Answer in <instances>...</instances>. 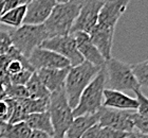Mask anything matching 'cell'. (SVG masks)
Returning a JSON list of instances; mask_svg holds the SVG:
<instances>
[{
    "label": "cell",
    "instance_id": "1",
    "mask_svg": "<svg viewBox=\"0 0 148 138\" xmlns=\"http://www.w3.org/2000/svg\"><path fill=\"white\" fill-rule=\"evenodd\" d=\"M82 0H69L56 3L51 15L43 24L49 37L71 34V29L79 13Z\"/></svg>",
    "mask_w": 148,
    "mask_h": 138
},
{
    "label": "cell",
    "instance_id": "2",
    "mask_svg": "<svg viewBox=\"0 0 148 138\" xmlns=\"http://www.w3.org/2000/svg\"><path fill=\"white\" fill-rule=\"evenodd\" d=\"M102 69L103 68L97 67L87 61H84L77 66L70 67L68 76L66 78L65 92L69 105L72 110L76 107L84 89L89 85V83Z\"/></svg>",
    "mask_w": 148,
    "mask_h": 138
},
{
    "label": "cell",
    "instance_id": "3",
    "mask_svg": "<svg viewBox=\"0 0 148 138\" xmlns=\"http://www.w3.org/2000/svg\"><path fill=\"white\" fill-rule=\"evenodd\" d=\"M70 107L65 87L52 92L49 98V108L54 136L53 138H64L67 130L73 121V112Z\"/></svg>",
    "mask_w": 148,
    "mask_h": 138
},
{
    "label": "cell",
    "instance_id": "4",
    "mask_svg": "<svg viewBox=\"0 0 148 138\" xmlns=\"http://www.w3.org/2000/svg\"><path fill=\"white\" fill-rule=\"evenodd\" d=\"M106 85L105 67L96 74L95 78L84 89L76 107L73 108V117L96 114L103 106L104 89Z\"/></svg>",
    "mask_w": 148,
    "mask_h": 138
},
{
    "label": "cell",
    "instance_id": "5",
    "mask_svg": "<svg viewBox=\"0 0 148 138\" xmlns=\"http://www.w3.org/2000/svg\"><path fill=\"white\" fill-rule=\"evenodd\" d=\"M106 83L108 88L127 92L141 88L136 76L133 74L132 66L122 62L117 58H111L106 61L105 64Z\"/></svg>",
    "mask_w": 148,
    "mask_h": 138
},
{
    "label": "cell",
    "instance_id": "6",
    "mask_svg": "<svg viewBox=\"0 0 148 138\" xmlns=\"http://www.w3.org/2000/svg\"><path fill=\"white\" fill-rule=\"evenodd\" d=\"M9 33L13 46L27 58L36 48L41 46L47 38H49L43 25H22Z\"/></svg>",
    "mask_w": 148,
    "mask_h": 138
},
{
    "label": "cell",
    "instance_id": "7",
    "mask_svg": "<svg viewBox=\"0 0 148 138\" xmlns=\"http://www.w3.org/2000/svg\"><path fill=\"white\" fill-rule=\"evenodd\" d=\"M40 47L52 50L54 52L62 55L70 62L71 67L77 66L84 62L83 56L80 55L79 51L77 49L75 37L73 34L49 37L41 44Z\"/></svg>",
    "mask_w": 148,
    "mask_h": 138
},
{
    "label": "cell",
    "instance_id": "8",
    "mask_svg": "<svg viewBox=\"0 0 148 138\" xmlns=\"http://www.w3.org/2000/svg\"><path fill=\"white\" fill-rule=\"evenodd\" d=\"M99 113V124L102 128H111L122 132H133L136 131L132 120L131 110H113L102 106Z\"/></svg>",
    "mask_w": 148,
    "mask_h": 138
},
{
    "label": "cell",
    "instance_id": "9",
    "mask_svg": "<svg viewBox=\"0 0 148 138\" xmlns=\"http://www.w3.org/2000/svg\"><path fill=\"white\" fill-rule=\"evenodd\" d=\"M104 0H82L79 13L71 29V34L75 32H90L95 28L99 21V11Z\"/></svg>",
    "mask_w": 148,
    "mask_h": 138
},
{
    "label": "cell",
    "instance_id": "10",
    "mask_svg": "<svg viewBox=\"0 0 148 138\" xmlns=\"http://www.w3.org/2000/svg\"><path fill=\"white\" fill-rule=\"evenodd\" d=\"M28 61L35 71L39 69H59L71 67L70 62L66 58L43 47L36 48L29 56Z\"/></svg>",
    "mask_w": 148,
    "mask_h": 138
},
{
    "label": "cell",
    "instance_id": "11",
    "mask_svg": "<svg viewBox=\"0 0 148 138\" xmlns=\"http://www.w3.org/2000/svg\"><path fill=\"white\" fill-rule=\"evenodd\" d=\"M131 0H104L99 15L97 25L115 30V26L126 12Z\"/></svg>",
    "mask_w": 148,
    "mask_h": 138
},
{
    "label": "cell",
    "instance_id": "12",
    "mask_svg": "<svg viewBox=\"0 0 148 138\" xmlns=\"http://www.w3.org/2000/svg\"><path fill=\"white\" fill-rule=\"evenodd\" d=\"M56 3L55 0H31L27 4L23 25H43Z\"/></svg>",
    "mask_w": 148,
    "mask_h": 138
},
{
    "label": "cell",
    "instance_id": "13",
    "mask_svg": "<svg viewBox=\"0 0 148 138\" xmlns=\"http://www.w3.org/2000/svg\"><path fill=\"white\" fill-rule=\"evenodd\" d=\"M73 35L75 37L77 49L79 51L80 55L83 56L84 61L89 62L97 67H105L106 60L101 54L99 49L94 46L89 34L85 32H75L73 33Z\"/></svg>",
    "mask_w": 148,
    "mask_h": 138
},
{
    "label": "cell",
    "instance_id": "14",
    "mask_svg": "<svg viewBox=\"0 0 148 138\" xmlns=\"http://www.w3.org/2000/svg\"><path fill=\"white\" fill-rule=\"evenodd\" d=\"M103 106L120 110H138V101L136 98H131L125 92L114 89H104V101Z\"/></svg>",
    "mask_w": 148,
    "mask_h": 138
},
{
    "label": "cell",
    "instance_id": "15",
    "mask_svg": "<svg viewBox=\"0 0 148 138\" xmlns=\"http://www.w3.org/2000/svg\"><path fill=\"white\" fill-rule=\"evenodd\" d=\"M89 35L94 46L99 49L106 61L112 58L111 52H112V46H113L114 30L96 25L95 28L90 32Z\"/></svg>",
    "mask_w": 148,
    "mask_h": 138
},
{
    "label": "cell",
    "instance_id": "16",
    "mask_svg": "<svg viewBox=\"0 0 148 138\" xmlns=\"http://www.w3.org/2000/svg\"><path fill=\"white\" fill-rule=\"evenodd\" d=\"M69 69L70 67L59 69H39L36 70V72L46 88L52 94L65 87L66 78L68 76Z\"/></svg>",
    "mask_w": 148,
    "mask_h": 138
},
{
    "label": "cell",
    "instance_id": "17",
    "mask_svg": "<svg viewBox=\"0 0 148 138\" xmlns=\"http://www.w3.org/2000/svg\"><path fill=\"white\" fill-rule=\"evenodd\" d=\"M96 123H99V113L74 117L71 126L67 130L64 138H80L87 130Z\"/></svg>",
    "mask_w": 148,
    "mask_h": 138
},
{
    "label": "cell",
    "instance_id": "18",
    "mask_svg": "<svg viewBox=\"0 0 148 138\" xmlns=\"http://www.w3.org/2000/svg\"><path fill=\"white\" fill-rule=\"evenodd\" d=\"M25 122L28 124V126L31 130L40 131L49 134L50 136H54L52 122L50 118L49 112H42V113H34L30 114L25 119Z\"/></svg>",
    "mask_w": 148,
    "mask_h": 138
},
{
    "label": "cell",
    "instance_id": "19",
    "mask_svg": "<svg viewBox=\"0 0 148 138\" xmlns=\"http://www.w3.org/2000/svg\"><path fill=\"white\" fill-rule=\"evenodd\" d=\"M31 131L25 121L0 122V138H29Z\"/></svg>",
    "mask_w": 148,
    "mask_h": 138
},
{
    "label": "cell",
    "instance_id": "20",
    "mask_svg": "<svg viewBox=\"0 0 148 138\" xmlns=\"http://www.w3.org/2000/svg\"><path fill=\"white\" fill-rule=\"evenodd\" d=\"M27 6H19L12 10H9L0 16V24L13 27L14 29L21 27L25 20Z\"/></svg>",
    "mask_w": 148,
    "mask_h": 138
},
{
    "label": "cell",
    "instance_id": "21",
    "mask_svg": "<svg viewBox=\"0 0 148 138\" xmlns=\"http://www.w3.org/2000/svg\"><path fill=\"white\" fill-rule=\"evenodd\" d=\"M25 88L28 90L29 98L31 99H45L49 98L51 92L46 88V86L43 85L42 82L38 78L36 71L33 72L30 80L25 84Z\"/></svg>",
    "mask_w": 148,
    "mask_h": 138
},
{
    "label": "cell",
    "instance_id": "22",
    "mask_svg": "<svg viewBox=\"0 0 148 138\" xmlns=\"http://www.w3.org/2000/svg\"><path fill=\"white\" fill-rule=\"evenodd\" d=\"M49 98H45V99L27 98L18 102L21 105V107L23 110V112L25 113V115L28 116L30 114L47 112L48 108H49Z\"/></svg>",
    "mask_w": 148,
    "mask_h": 138
},
{
    "label": "cell",
    "instance_id": "23",
    "mask_svg": "<svg viewBox=\"0 0 148 138\" xmlns=\"http://www.w3.org/2000/svg\"><path fill=\"white\" fill-rule=\"evenodd\" d=\"M132 66L133 74L141 87L148 88V62L144 61L141 63H136Z\"/></svg>",
    "mask_w": 148,
    "mask_h": 138
},
{
    "label": "cell",
    "instance_id": "24",
    "mask_svg": "<svg viewBox=\"0 0 148 138\" xmlns=\"http://www.w3.org/2000/svg\"><path fill=\"white\" fill-rule=\"evenodd\" d=\"M4 89L6 92V97L15 100V101H21L23 99L29 98V94L25 86L10 84L9 86L4 87Z\"/></svg>",
    "mask_w": 148,
    "mask_h": 138
},
{
    "label": "cell",
    "instance_id": "25",
    "mask_svg": "<svg viewBox=\"0 0 148 138\" xmlns=\"http://www.w3.org/2000/svg\"><path fill=\"white\" fill-rule=\"evenodd\" d=\"M16 101L6 98L0 101V122H9L14 112Z\"/></svg>",
    "mask_w": 148,
    "mask_h": 138
},
{
    "label": "cell",
    "instance_id": "26",
    "mask_svg": "<svg viewBox=\"0 0 148 138\" xmlns=\"http://www.w3.org/2000/svg\"><path fill=\"white\" fill-rule=\"evenodd\" d=\"M133 92L136 94V99L138 101V110H136L138 112L136 113L140 114L141 116L148 118V98L143 94L141 88L133 90Z\"/></svg>",
    "mask_w": 148,
    "mask_h": 138
},
{
    "label": "cell",
    "instance_id": "27",
    "mask_svg": "<svg viewBox=\"0 0 148 138\" xmlns=\"http://www.w3.org/2000/svg\"><path fill=\"white\" fill-rule=\"evenodd\" d=\"M132 120H133V124H134L136 131L148 136V118H146L144 116H141L140 114L133 112Z\"/></svg>",
    "mask_w": 148,
    "mask_h": 138
},
{
    "label": "cell",
    "instance_id": "28",
    "mask_svg": "<svg viewBox=\"0 0 148 138\" xmlns=\"http://www.w3.org/2000/svg\"><path fill=\"white\" fill-rule=\"evenodd\" d=\"M35 70H32V69H25V70L19 72V74H13V76H10L11 78V84L13 85H22L25 86L27 84L31 76L33 74Z\"/></svg>",
    "mask_w": 148,
    "mask_h": 138
},
{
    "label": "cell",
    "instance_id": "29",
    "mask_svg": "<svg viewBox=\"0 0 148 138\" xmlns=\"http://www.w3.org/2000/svg\"><path fill=\"white\" fill-rule=\"evenodd\" d=\"M127 134H128L127 132H122V131H116L111 128H102L101 126L97 138H125Z\"/></svg>",
    "mask_w": 148,
    "mask_h": 138
},
{
    "label": "cell",
    "instance_id": "30",
    "mask_svg": "<svg viewBox=\"0 0 148 138\" xmlns=\"http://www.w3.org/2000/svg\"><path fill=\"white\" fill-rule=\"evenodd\" d=\"M13 46L12 40L8 31H0V55L9 52L11 47Z\"/></svg>",
    "mask_w": 148,
    "mask_h": 138
},
{
    "label": "cell",
    "instance_id": "31",
    "mask_svg": "<svg viewBox=\"0 0 148 138\" xmlns=\"http://www.w3.org/2000/svg\"><path fill=\"white\" fill-rule=\"evenodd\" d=\"M99 130H101V126H99V123H96L93 126H91L90 129L87 130L80 138H97L99 137Z\"/></svg>",
    "mask_w": 148,
    "mask_h": 138
},
{
    "label": "cell",
    "instance_id": "32",
    "mask_svg": "<svg viewBox=\"0 0 148 138\" xmlns=\"http://www.w3.org/2000/svg\"><path fill=\"white\" fill-rule=\"evenodd\" d=\"M29 138H53V137L52 136H50L49 134L45 133V132H40V131L32 130L31 134H30Z\"/></svg>",
    "mask_w": 148,
    "mask_h": 138
},
{
    "label": "cell",
    "instance_id": "33",
    "mask_svg": "<svg viewBox=\"0 0 148 138\" xmlns=\"http://www.w3.org/2000/svg\"><path fill=\"white\" fill-rule=\"evenodd\" d=\"M125 138H148V136L144 135V134L138 132V131H133V132L128 133Z\"/></svg>",
    "mask_w": 148,
    "mask_h": 138
},
{
    "label": "cell",
    "instance_id": "34",
    "mask_svg": "<svg viewBox=\"0 0 148 138\" xmlns=\"http://www.w3.org/2000/svg\"><path fill=\"white\" fill-rule=\"evenodd\" d=\"M6 92H5V89L3 87L2 85H0V101L3 100V99H6Z\"/></svg>",
    "mask_w": 148,
    "mask_h": 138
},
{
    "label": "cell",
    "instance_id": "35",
    "mask_svg": "<svg viewBox=\"0 0 148 138\" xmlns=\"http://www.w3.org/2000/svg\"><path fill=\"white\" fill-rule=\"evenodd\" d=\"M57 3H64V2H68L69 0H55Z\"/></svg>",
    "mask_w": 148,
    "mask_h": 138
},
{
    "label": "cell",
    "instance_id": "36",
    "mask_svg": "<svg viewBox=\"0 0 148 138\" xmlns=\"http://www.w3.org/2000/svg\"><path fill=\"white\" fill-rule=\"evenodd\" d=\"M146 61H147V62H148V60H146Z\"/></svg>",
    "mask_w": 148,
    "mask_h": 138
},
{
    "label": "cell",
    "instance_id": "37",
    "mask_svg": "<svg viewBox=\"0 0 148 138\" xmlns=\"http://www.w3.org/2000/svg\"><path fill=\"white\" fill-rule=\"evenodd\" d=\"M0 1H1V0H0Z\"/></svg>",
    "mask_w": 148,
    "mask_h": 138
},
{
    "label": "cell",
    "instance_id": "38",
    "mask_svg": "<svg viewBox=\"0 0 148 138\" xmlns=\"http://www.w3.org/2000/svg\"><path fill=\"white\" fill-rule=\"evenodd\" d=\"M30 1H31V0H30Z\"/></svg>",
    "mask_w": 148,
    "mask_h": 138
}]
</instances>
